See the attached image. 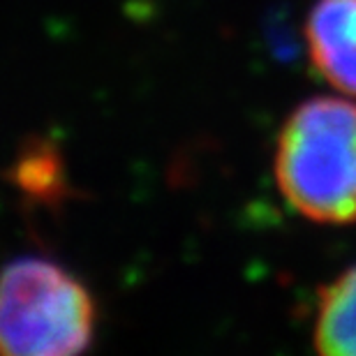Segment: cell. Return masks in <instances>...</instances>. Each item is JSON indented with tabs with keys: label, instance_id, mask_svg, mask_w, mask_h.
<instances>
[{
	"label": "cell",
	"instance_id": "5b68a950",
	"mask_svg": "<svg viewBox=\"0 0 356 356\" xmlns=\"http://www.w3.org/2000/svg\"><path fill=\"white\" fill-rule=\"evenodd\" d=\"M14 172L19 176V185L31 195L40 199L58 195L63 183L58 155L54 151H47L44 144H38L33 151H26L24 158H19Z\"/></svg>",
	"mask_w": 356,
	"mask_h": 356
},
{
	"label": "cell",
	"instance_id": "6da1fadb",
	"mask_svg": "<svg viewBox=\"0 0 356 356\" xmlns=\"http://www.w3.org/2000/svg\"><path fill=\"white\" fill-rule=\"evenodd\" d=\"M275 183L291 209L319 225L356 222V104L312 97L277 134Z\"/></svg>",
	"mask_w": 356,
	"mask_h": 356
},
{
	"label": "cell",
	"instance_id": "277c9868",
	"mask_svg": "<svg viewBox=\"0 0 356 356\" xmlns=\"http://www.w3.org/2000/svg\"><path fill=\"white\" fill-rule=\"evenodd\" d=\"M312 338L319 354L356 356V266L319 289Z\"/></svg>",
	"mask_w": 356,
	"mask_h": 356
},
{
	"label": "cell",
	"instance_id": "3957f363",
	"mask_svg": "<svg viewBox=\"0 0 356 356\" xmlns=\"http://www.w3.org/2000/svg\"><path fill=\"white\" fill-rule=\"evenodd\" d=\"M305 44L317 74L356 97V0H315L305 19Z\"/></svg>",
	"mask_w": 356,
	"mask_h": 356
},
{
	"label": "cell",
	"instance_id": "7a4b0ae2",
	"mask_svg": "<svg viewBox=\"0 0 356 356\" xmlns=\"http://www.w3.org/2000/svg\"><path fill=\"white\" fill-rule=\"evenodd\" d=\"M95 324L88 287L56 261L21 257L0 270V354H81L92 345Z\"/></svg>",
	"mask_w": 356,
	"mask_h": 356
}]
</instances>
